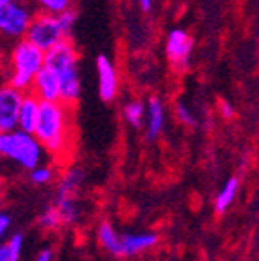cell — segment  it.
<instances>
[{
  "instance_id": "16",
  "label": "cell",
  "mask_w": 259,
  "mask_h": 261,
  "mask_svg": "<svg viewBox=\"0 0 259 261\" xmlns=\"http://www.w3.org/2000/svg\"><path fill=\"white\" fill-rule=\"evenodd\" d=\"M238 189H239V179L238 178H230L227 184L223 185V189L219 191V194L216 196V212L223 214V212L230 207L232 201H234L236 196H238Z\"/></svg>"
},
{
  "instance_id": "23",
  "label": "cell",
  "mask_w": 259,
  "mask_h": 261,
  "mask_svg": "<svg viewBox=\"0 0 259 261\" xmlns=\"http://www.w3.org/2000/svg\"><path fill=\"white\" fill-rule=\"evenodd\" d=\"M9 227H11V216L6 212H0V245H2L6 234L9 232Z\"/></svg>"
},
{
  "instance_id": "2",
  "label": "cell",
  "mask_w": 259,
  "mask_h": 261,
  "mask_svg": "<svg viewBox=\"0 0 259 261\" xmlns=\"http://www.w3.org/2000/svg\"><path fill=\"white\" fill-rule=\"evenodd\" d=\"M45 64V51L29 42L28 38L13 42L6 47L4 73L9 86L16 87L22 93H28L33 80Z\"/></svg>"
},
{
  "instance_id": "8",
  "label": "cell",
  "mask_w": 259,
  "mask_h": 261,
  "mask_svg": "<svg viewBox=\"0 0 259 261\" xmlns=\"http://www.w3.org/2000/svg\"><path fill=\"white\" fill-rule=\"evenodd\" d=\"M194 49V40L187 31L183 29H174L169 33L165 44V51L169 62L172 64V67L178 71H183L189 67L191 64V55Z\"/></svg>"
},
{
  "instance_id": "10",
  "label": "cell",
  "mask_w": 259,
  "mask_h": 261,
  "mask_svg": "<svg viewBox=\"0 0 259 261\" xmlns=\"http://www.w3.org/2000/svg\"><path fill=\"white\" fill-rule=\"evenodd\" d=\"M96 80L100 98L103 102H113L120 89V76L113 60L106 55H100L96 58Z\"/></svg>"
},
{
  "instance_id": "28",
  "label": "cell",
  "mask_w": 259,
  "mask_h": 261,
  "mask_svg": "<svg viewBox=\"0 0 259 261\" xmlns=\"http://www.w3.org/2000/svg\"><path fill=\"white\" fill-rule=\"evenodd\" d=\"M2 2H8V0H0V4H2Z\"/></svg>"
},
{
  "instance_id": "13",
  "label": "cell",
  "mask_w": 259,
  "mask_h": 261,
  "mask_svg": "<svg viewBox=\"0 0 259 261\" xmlns=\"http://www.w3.org/2000/svg\"><path fill=\"white\" fill-rule=\"evenodd\" d=\"M165 107L160 98H150L147 103V136L150 140L162 135L165 127Z\"/></svg>"
},
{
  "instance_id": "3",
  "label": "cell",
  "mask_w": 259,
  "mask_h": 261,
  "mask_svg": "<svg viewBox=\"0 0 259 261\" xmlns=\"http://www.w3.org/2000/svg\"><path fill=\"white\" fill-rule=\"evenodd\" d=\"M45 65L60 78V102L73 106L82 93L80 57L71 40H64L45 51Z\"/></svg>"
},
{
  "instance_id": "7",
  "label": "cell",
  "mask_w": 259,
  "mask_h": 261,
  "mask_svg": "<svg viewBox=\"0 0 259 261\" xmlns=\"http://www.w3.org/2000/svg\"><path fill=\"white\" fill-rule=\"evenodd\" d=\"M82 181H84V171L78 167L69 169L60 178L55 207L60 212L62 223L64 225H73L74 221H78L76 196L82 187Z\"/></svg>"
},
{
  "instance_id": "21",
  "label": "cell",
  "mask_w": 259,
  "mask_h": 261,
  "mask_svg": "<svg viewBox=\"0 0 259 261\" xmlns=\"http://www.w3.org/2000/svg\"><path fill=\"white\" fill-rule=\"evenodd\" d=\"M55 172L53 169L49 167V165H37V167H33L31 171H29V179H31L35 185H45L49 184L51 179H53Z\"/></svg>"
},
{
  "instance_id": "17",
  "label": "cell",
  "mask_w": 259,
  "mask_h": 261,
  "mask_svg": "<svg viewBox=\"0 0 259 261\" xmlns=\"http://www.w3.org/2000/svg\"><path fill=\"white\" fill-rule=\"evenodd\" d=\"M29 2L38 13H49V15H60L69 11L74 4V0H29Z\"/></svg>"
},
{
  "instance_id": "11",
  "label": "cell",
  "mask_w": 259,
  "mask_h": 261,
  "mask_svg": "<svg viewBox=\"0 0 259 261\" xmlns=\"http://www.w3.org/2000/svg\"><path fill=\"white\" fill-rule=\"evenodd\" d=\"M40 102H58L60 100V78L49 65L44 64L38 74L33 80V86L29 89Z\"/></svg>"
},
{
  "instance_id": "26",
  "label": "cell",
  "mask_w": 259,
  "mask_h": 261,
  "mask_svg": "<svg viewBox=\"0 0 259 261\" xmlns=\"http://www.w3.org/2000/svg\"><path fill=\"white\" fill-rule=\"evenodd\" d=\"M138 2H140V8L143 11H150L152 9V0H138Z\"/></svg>"
},
{
  "instance_id": "25",
  "label": "cell",
  "mask_w": 259,
  "mask_h": 261,
  "mask_svg": "<svg viewBox=\"0 0 259 261\" xmlns=\"http://www.w3.org/2000/svg\"><path fill=\"white\" fill-rule=\"evenodd\" d=\"M35 261H53V250H51V249H42L40 252L37 254Z\"/></svg>"
},
{
  "instance_id": "20",
  "label": "cell",
  "mask_w": 259,
  "mask_h": 261,
  "mask_svg": "<svg viewBox=\"0 0 259 261\" xmlns=\"http://www.w3.org/2000/svg\"><path fill=\"white\" fill-rule=\"evenodd\" d=\"M6 249H8L9 261H22L24 254V234L16 232L6 241Z\"/></svg>"
},
{
  "instance_id": "27",
  "label": "cell",
  "mask_w": 259,
  "mask_h": 261,
  "mask_svg": "<svg viewBox=\"0 0 259 261\" xmlns=\"http://www.w3.org/2000/svg\"><path fill=\"white\" fill-rule=\"evenodd\" d=\"M0 261H9L8 249H6V243H2V245H0Z\"/></svg>"
},
{
  "instance_id": "12",
  "label": "cell",
  "mask_w": 259,
  "mask_h": 261,
  "mask_svg": "<svg viewBox=\"0 0 259 261\" xmlns=\"http://www.w3.org/2000/svg\"><path fill=\"white\" fill-rule=\"evenodd\" d=\"M38 113H40V100L33 93H24L20 109H18V125L16 127L25 133H35Z\"/></svg>"
},
{
  "instance_id": "4",
  "label": "cell",
  "mask_w": 259,
  "mask_h": 261,
  "mask_svg": "<svg viewBox=\"0 0 259 261\" xmlns=\"http://www.w3.org/2000/svg\"><path fill=\"white\" fill-rule=\"evenodd\" d=\"M76 25V13L69 9L60 15H49V13H35L25 38L33 42L42 51H49L60 42L67 40Z\"/></svg>"
},
{
  "instance_id": "19",
  "label": "cell",
  "mask_w": 259,
  "mask_h": 261,
  "mask_svg": "<svg viewBox=\"0 0 259 261\" xmlns=\"http://www.w3.org/2000/svg\"><path fill=\"white\" fill-rule=\"evenodd\" d=\"M38 223H40V227L44 228V230H57L62 223V218H60V212H58V208L55 207H47L44 212L40 214V218H38Z\"/></svg>"
},
{
  "instance_id": "9",
  "label": "cell",
  "mask_w": 259,
  "mask_h": 261,
  "mask_svg": "<svg viewBox=\"0 0 259 261\" xmlns=\"http://www.w3.org/2000/svg\"><path fill=\"white\" fill-rule=\"evenodd\" d=\"M22 98H24V93L16 87L9 84L0 86V133L16 129Z\"/></svg>"
},
{
  "instance_id": "22",
  "label": "cell",
  "mask_w": 259,
  "mask_h": 261,
  "mask_svg": "<svg viewBox=\"0 0 259 261\" xmlns=\"http://www.w3.org/2000/svg\"><path fill=\"white\" fill-rule=\"evenodd\" d=\"M176 118H178L183 125H189V127H194L196 123H198V120H196L191 107H187L185 103H178V106H176Z\"/></svg>"
},
{
  "instance_id": "6",
  "label": "cell",
  "mask_w": 259,
  "mask_h": 261,
  "mask_svg": "<svg viewBox=\"0 0 259 261\" xmlns=\"http://www.w3.org/2000/svg\"><path fill=\"white\" fill-rule=\"evenodd\" d=\"M37 9L29 0H8L0 4V44L9 47L13 42L25 38Z\"/></svg>"
},
{
  "instance_id": "18",
  "label": "cell",
  "mask_w": 259,
  "mask_h": 261,
  "mask_svg": "<svg viewBox=\"0 0 259 261\" xmlns=\"http://www.w3.org/2000/svg\"><path fill=\"white\" fill-rule=\"evenodd\" d=\"M123 116H125L127 123L133 127H142L143 120H145V106L142 102H129L123 109Z\"/></svg>"
},
{
  "instance_id": "24",
  "label": "cell",
  "mask_w": 259,
  "mask_h": 261,
  "mask_svg": "<svg viewBox=\"0 0 259 261\" xmlns=\"http://www.w3.org/2000/svg\"><path fill=\"white\" fill-rule=\"evenodd\" d=\"M219 111H221V114H223V118H232L234 116V107L230 106L228 102H221L219 103Z\"/></svg>"
},
{
  "instance_id": "15",
  "label": "cell",
  "mask_w": 259,
  "mask_h": 261,
  "mask_svg": "<svg viewBox=\"0 0 259 261\" xmlns=\"http://www.w3.org/2000/svg\"><path fill=\"white\" fill-rule=\"evenodd\" d=\"M98 240L103 245V249L109 250L114 256H122V236L111 227L109 223H101L98 227Z\"/></svg>"
},
{
  "instance_id": "14",
  "label": "cell",
  "mask_w": 259,
  "mask_h": 261,
  "mask_svg": "<svg viewBox=\"0 0 259 261\" xmlns=\"http://www.w3.org/2000/svg\"><path fill=\"white\" fill-rule=\"evenodd\" d=\"M158 243L156 234H125L122 236V256H134L145 252Z\"/></svg>"
},
{
  "instance_id": "5",
  "label": "cell",
  "mask_w": 259,
  "mask_h": 261,
  "mask_svg": "<svg viewBox=\"0 0 259 261\" xmlns=\"http://www.w3.org/2000/svg\"><path fill=\"white\" fill-rule=\"evenodd\" d=\"M45 149L35 133H25L22 129H11L0 133V158L9 160L20 169L31 171L42 163Z\"/></svg>"
},
{
  "instance_id": "1",
  "label": "cell",
  "mask_w": 259,
  "mask_h": 261,
  "mask_svg": "<svg viewBox=\"0 0 259 261\" xmlns=\"http://www.w3.org/2000/svg\"><path fill=\"white\" fill-rule=\"evenodd\" d=\"M35 136L45 152L60 156L71 143V106L64 102H40Z\"/></svg>"
}]
</instances>
